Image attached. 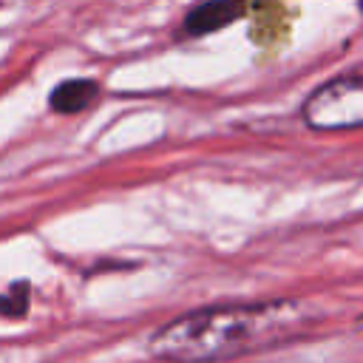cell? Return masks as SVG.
Here are the masks:
<instances>
[{
    "mask_svg": "<svg viewBox=\"0 0 363 363\" xmlns=\"http://www.w3.org/2000/svg\"><path fill=\"white\" fill-rule=\"evenodd\" d=\"M301 320L298 301L207 306L164 323L150 337V354L167 363H221L281 340Z\"/></svg>",
    "mask_w": 363,
    "mask_h": 363,
    "instance_id": "1",
    "label": "cell"
},
{
    "mask_svg": "<svg viewBox=\"0 0 363 363\" xmlns=\"http://www.w3.org/2000/svg\"><path fill=\"white\" fill-rule=\"evenodd\" d=\"M301 113L315 130L363 128V74H346L323 82L309 94Z\"/></svg>",
    "mask_w": 363,
    "mask_h": 363,
    "instance_id": "2",
    "label": "cell"
},
{
    "mask_svg": "<svg viewBox=\"0 0 363 363\" xmlns=\"http://www.w3.org/2000/svg\"><path fill=\"white\" fill-rule=\"evenodd\" d=\"M244 9H247L244 0H204L187 11L182 31L187 37H204V34L224 28V26L235 23L238 17H244Z\"/></svg>",
    "mask_w": 363,
    "mask_h": 363,
    "instance_id": "3",
    "label": "cell"
},
{
    "mask_svg": "<svg viewBox=\"0 0 363 363\" xmlns=\"http://www.w3.org/2000/svg\"><path fill=\"white\" fill-rule=\"evenodd\" d=\"M96 96H99V82H94V79H65L51 91L48 105H51V111L68 116V113H79V111L91 108L96 102Z\"/></svg>",
    "mask_w": 363,
    "mask_h": 363,
    "instance_id": "4",
    "label": "cell"
},
{
    "mask_svg": "<svg viewBox=\"0 0 363 363\" xmlns=\"http://www.w3.org/2000/svg\"><path fill=\"white\" fill-rule=\"evenodd\" d=\"M26 309H28V284L26 281L14 284V289L0 295V315L3 318H23Z\"/></svg>",
    "mask_w": 363,
    "mask_h": 363,
    "instance_id": "5",
    "label": "cell"
}]
</instances>
